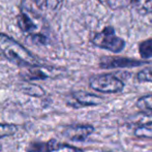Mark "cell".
I'll return each mask as SVG.
<instances>
[{"label": "cell", "mask_w": 152, "mask_h": 152, "mask_svg": "<svg viewBox=\"0 0 152 152\" xmlns=\"http://www.w3.org/2000/svg\"><path fill=\"white\" fill-rule=\"evenodd\" d=\"M137 107L142 111H152V94L139 98L137 102Z\"/></svg>", "instance_id": "9a60e30c"}, {"label": "cell", "mask_w": 152, "mask_h": 152, "mask_svg": "<svg viewBox=\"0 0 152 152\" xmlns=\"http://www.w3.org/2000/svg\"><path fill=\"white\" fill-rule=\"evenodd\" d=\"M99 152H108V151H99Z\"/></svg>", "instance_id": "44dd1931"}, {"label": "cell", "mask_w": 152, "mask_h": 152, "mask_svg": "<svg viewBox=\"0 0 152 152\" xmlns=\"http://www.w3.org/2000/svg\"><path fill=\"white\" fill-rule=\"evenodd\" d=\"M139 52H140V55L143 58H152V38L141 42L140 46H139Z\"/></svg>", "instance_id": "4fadbf2b"}, {"label": "cell", "mask_w": 152, "mask_h": 152, "mask_svg": "<svg viewBox=\"0 0 152 152\" xmlns=\"http://www.w3.org/2000/svg\"><path fill=\"white\" fill-rule=\"evenodd\" d=\"M26 150L27 152H48L49 144H48V142H46V143L33 142L28 145Z\"/></svg>", "instance_id": "2e32d148"}, {"label": "cell", "mask_w": 152, "mask_h": 152, "mask_svg": "<svg viewBox=\"0 0 152 152\" xmlns=\"http://www.w3.org/2000/svg\"><path fill=\"white\" fill-rule=\"evenodd\" d=\"M94 46L104 49L113 53H119L123 50L125 42L116 35L113 27L107 26L100 32L96 33L91 39Z\"/></svg>", "instance_id": "7a4b0ae2"}, {"label": "cell", "mask_w": 152, "mask_h": 152, "mask_svg": "<svg viewBox=\"0 0 152 152\" xmlns=\"http://www.w3.org/2000/svg\"><path fill=\"white\" fill-rule=\"evenodd\" d=\"M129 122L134 125L140 126H152V111H142L129 117Z\"/></svg>", "instance_id": "52a82bcc"}, {"label": "cell", "mask_w": 152, "mask_h": 152, "mask_svg": "<svg viewBox=\"0 0 152 152\" xmlns=\"http://www.w3.org/2000/svg\"><path fill=\"white\" fill-rule=\"evenodd\" d=\"M0 50L4 56L19 66L35 67L39 65L38 60L27 49L20 45L14 38L0 32Z\"/></svg>", "instance_id": "6da1fadb"}, {"label": "cell", "mask_w": 152, "mask_h": 152, "mask_svg": "<svg viewBox=\"0 0 152 152\" xmlns=\"http://www.w3.org/2000/svg\"><path fill=\"white\" fill-rule=\"evenodd\" d=\"M18 130V127L15 124H6V123H0V139L5 138L8 136H12Z\"/></svg>", "instance_id": "5bb4252c"}, {"label": "cell", "mask_w": 152, "mask_h": 152, "mask_svg": "<svg viewBox=\"0 0 152 152\" xmlns=\"http://www.w3.org/2000/svg\"><path fill=\"white\" fill-rule=\"evenodd\" d=\"M26 77L28 79H30V80H36V79H46L48 76L46 74H44L42 70L37 69V68L31 67L29 69V72H27Z\"/></svg>", "instance_id": "d6986e66"}, {"label": "cell", "mask_w": 152, "mask_h": 152, "mask_svg": "<svg viewBox=\"0 0 152 152\" xmlns=\"http://www.w3.org/2000/svg\"><path fill=\"white\" fill-rule=\"evenodd\" d=\"M102 5L111 10H120L132 4V0H98Z\"/></svg>", "instance_id": "30bf717a"}, {"label": "cell", "mask_w": 152, "mask_h": 152, "mask_svg": "<svg viewBox=\"0 0 152 152\" xmlns=\"http://www.w3.org/2000/svg\"><path fill=\"white\" fill-rule=\"evenodd\" d=\"M48 144H49L48 152H83L82 149L70 146V145L61 144V143L57 142L56 140L48 141Z\"/></svg>", "instance_id": "9c48e42d"}, {"label": "cell", "mask_w": 152, "mask_h": 152, "mask_svg": "<svg viewBox=\"0 0 152 152\" xmlns=\"http://www.w3.org/2000/svg\"><path fill=\"white\" fill-rule=\"evenodd\" d=\"M93 132L94 128L92 125H69L64 128L62 134L68 140L81 142L86 140Z\"/></svg>", "instance_id": "5b68a950"}, {"label": "cell", "mask_w": 152, "mask_h": 152, "mask_svg": "<svg viewBox=\"0 0 152 152\" xmlns=\"http://www.w3.org/2000/svg\"><path fill=\"white\" fill-rule=\"evenodd\" d=\"M132 4L141 14L152 12V0H132Z\"/></svg>", "instance_id": "8fae6325"}, {"label": "cell", "mask_w": 152, "mask_h": 152, "mask_svg": "<svg viewBox=\"0 0 152 152\" xmlns=\"http://www.w3.org/2000/svg\"><path fill=\"white\" fill-rule=\"evenodd\" d=\"M35 2L42 10H54L60 7L62 0H35Z\"/></svg>", "instance_id": "7c38bea8"}, {"label": "cell", "mask_w": 152, "mask_h": 152, "mask_svg": "<svg viewBox=\"0 0 152 152\" xmlns=\"http://www.w3.org/2000/svg\"><path fill=\"white\" fill-rule=\"evenodd\" d=\"M137 80L139 82H152V66L139 72L137 75Z\"/></svg>", "instance_id": "ac0fdd59"}, {"label": "cell", "mask_w": 152, "mask_h": 152, "mask_svg": "<svg viewBox=\"0 0 152 152\" xmlns=\"http://www.w3.org/2000/svg\"><path fill=\"white\" fill-rule=\"evenodd\" d=\"M23 91L25 93L29 94V95H33V96H42L44 95L45 91L40 88L39 86L37 85H32V84H28V85H25L23 87Z\"/></svg>", "instance_id": "e0dca14e"}, {"label": "cell", "mask_w": 152, "mask_h": 152, "mask_svg": "<svg viewBox=\"0 0 152 152\" xmlns=\"http://www.w3.org/2000/svg\"><path fill=\"white\" fill-rule=\"evenodd\" d=\"M134 134L141 138H152V128L148 126H140L134 130Z\"/></svg>", "instance_id": "ffe728a7"}, {"label": "cell", "mask_w": 152, "mask_h": 152, "mask_svg": "<svg viewBox=\"0 0 152 152\" xmlns=\"http://www.w3.org/2000/svg\"><path fill=\"white\" fill-rule=\"evenodd\" d=\"M18 26L25 33H33L36 29V25L32 21V19L25 12H21L17 18Z\"/></svg>", "instance_id": "ba28073f"}, {"label": "cell", "mask_w": 152, "mask_h": 152, "mask_svg": "<svg viewBox=\"0 0 152 152\" xmlns=\"http://www.w3.org/2000/svg\"><path fill=\"white\" fill-rule=\"evenodd\" d=\"M89 84L93 90L102 93H118L124 88V84L120 79L110 74L92 77Z\"/></svg>", "instance_id": "3957f363"}, {"label": "cell", "mask_w": 152, "mask_h": 152, "mask_svg": "<svg viewBox=\"0 0 152 152\" xmlns=\"http://www.w3.org/2000/svg\"><path fill=\"white\" fill-rule=\"evenodd\" d=\"M104 102L100 96L91 94L84 91H77L70 95V98L67 100V104L72 108H82V107L96 106Z\"/></svg>", "instance_id": "277c9868"}, {"label": "cell", "mask_w": 152, "mask_h": 152, "mask_svg": "<svg viewBox=\"0 0 152 152\" xmlns=\"http://www.w3.org/2000/svg\"><path fill=\"white\" fill-rule=\"evenodd\" d=\"M145 62L127 58H104L100 61L102 68H118V67H132V66L142 65Z\"/></svg>", "instance_id": "8992f818"}]
</instances>
